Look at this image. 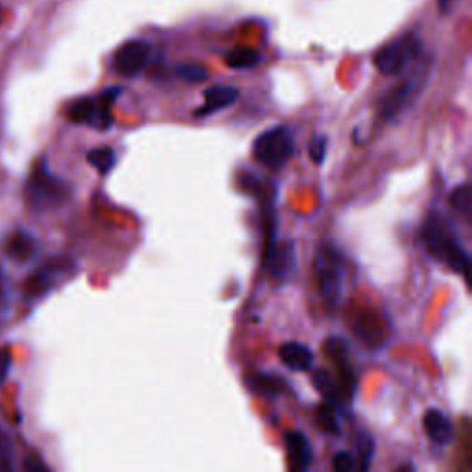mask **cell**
Masks as SVG:
<instances>
[{
  "instance_id": "7",
  "label": "cell",
  "mask_w": 472,
  "mask_h": 472,
  "mask_svg": "<svg viewBox=\"0 0 472 472\" xmlns=\"http://www.w3.org/2000/svg\"><path fill=\"white\" fill-rule=\"evenodd\" d=\"M316 277L325 303L334 309L341 300V261L330 248H320L316 255Z\"/></svg>"
},
{
  "instance_id": "15",
  "label": "cell",
  "mask_w": 472,
  "mask_h": 472,
  "mask_svg": "<svg viewBox=\"0 0 472 472\" xmlns=\"http://www.w3.org/2000/svg\"><path fill=\"white\" fill-rule=\"evenodd\" d=\"M37 241L34 239V236L26 231H14L8 239H6V244H5V250H6V255L15 261V262H28L35 257L37 253Z\"/></svg>"
},
{
  "instance_id": "3",
  "label": "cell",
  "mask_w": 472,
  "mask_h": 472,
  "mask_svg": "<svg viewBox=\"0 0 472 472\" xmlns=\"http://www.w3.org/2000/svg\"><path fill=\"white\" fill-rule=\"evenodd\" d=\"M25 196L32 209L50 211V209L62 207L69 200L71 187L62 180V177L52 173L44 161H41L39 164H35L34 172L28 177Z\"/></svg>"
},
{
  "instance_id": "12",
  "label": "cell",
  "mask_w": 472,
  "mask_h": 472,
  "mask_svg": "<svg viewBox=\"0 0 472 472\" xmlns=\"http://www.w3.org/2000/svg\"><path fill=\"white\" fill-rule=\"evenodd\" d=\"M288 463L295 470H307L314 459V450L303 432H288L284 438Z\"/></svg>"
},
{
  "instance_id": "9",
  "label": "cell",
  "mask_w": 472,
  "mask_h": 472,
  "mask_svg": "<svg viewBox=\"0 0 472 472\" xmlns=\"http://www.w3.org/2000/svg\"><path fill=\"white\" fill-rule=\"evenodd\" d=\"M148 59H150V44L143 39H132L126 41L114 52L113 67L121 76L133 78L146 69Z\"/></svg>"
},
{
  "instance_id": "10",
  "label": "cell",
  "mask_w": 472,
  "mask_h": 472,
  "mask_svg": "<svg viewBox=\"0 0 472 472\" xmlns=\"http://www.w3.org/2000/svg\"><path fill=\"white\" fill-rule=\"evenodd\" d=\"M264 268L268 270L270 277L275 280H288V277L295 270V250L291 242L279 244L271 241L266 244L264 251Z\"/></svg>"
},
{
  "instance_id": "14",
  "label": "cell",
  "mask_w": 472,
  "mask_h": 472,
  "mask_svg": "<svg viewBox=\"0 0 472 472\" xmlns=\"http://www.w3.org/2000/svg\"><path fill=\"white\" fill-rule=\"evenodd\" d=\"M279 359L288 369L305 373V371H310V368L314 364V352L310 347H307L303 343L290 341L279 349Z\"/></svg>"
},
{
  "instance_id": "11",
  "label": "cell",
  "mask_w": 472,
  "mask_h": 472,
  "mask_svg": "<svg viewBox=\"0 0 472 472\" xmlns=\"http://www.w3.org/2000/svg\"><path fill=\"white\" fill-rule=\"evenodd\" d=\"M241 96V91L236 87H231V85H212L209 89L203 91V100L205 103L196 109V116L198 118H207L221 109H227L231 107L236 100H239Z\"/></svg>"
},
{
  "instance_id": "28",
  "label": "cell",
  "mask_w": 472,
  "mask_h": 472,
  "mask_svg": "<svg viewBox=\"0 0 472 472\" xmlns=\"http://www.w3.org/2000/svg\"><path fill=\"white\" fill-rule=\"evenodd\" d=\"M456 3H457V0H438L439 14H441V15H448V14L454 10Z\"/></svg>"
},
{
  "instance_id": "19",
  "label": "cell",
  "mask_w": 472,
  "mask_h": 472,
  "mask_svg": "<svg viewBox=\"0 0 472 472\" xmlns=\"http://www.w3.org/2000/svg\"><path fill=\"white\" fill-rule=\"evenodd\" d=\"M314 384L320 389V393L329 398V402H339L338 397H341L339 382L334 379V375L327 369H318L314 373Z\"/></svg>"
},
{
  "instance_id": "20",
  "label": "cell",
  "mask_w": 472,
  "mask_h": 472,
  "mask_svg": "<svg viewBox=\"0 0 472 472\" xmlns=\"http://www.w3.org/2000/svg\"><path fill=\"white\" fill-rule=\"evenodd\" d=\"M375 456V439L368 432H360L357 436V467L362 470H369Z\"/></svg>"
},
{
  "instance_id": "21",
  "label": "cell",
  "mask_w": 472,
  "mask_h": 472,
  "mask_svg": "<svg viewBox=\"0 0 472 472\" xmlns=\"http://www.w3.org/2000/svg\"><path fill=\"white\" fill-rule=\"evenodd\" d=\"M87 161H89V164L93 166V168H96L98 170V173L100 175H105V173H109L111 170H113V166H114V162H116V155H114V152L111 150V148H94V150H91L89 153H87Z\"/></svg>"
},
{
  "instance_id": "4",
  "label": "cell",
  "mask_w": 472,
  "mask_h": 472,
  "mask_svg": "<svg viewBox=\"0 0 472 472\" xmlns=\"http://www.w3.org/2000/svg\"><path fill=\"white\" fill-rule=\"evenodd\" d=\"M425 54V44L423 39L416 34L409 32L404 34L386 46H382L375 57V67L380 74L384 76H400L404 74L418 59Z\"/></svg>"
},
{
  "instance_id": "25",
  "label": "cell",
  "mask_w": 472,
  "mask_h": 472,
  "mask_svg": "<svg viewBox=\"0 0 472 472\" xmlns=\"http://www.w3.org/2000/svg\"><path fill=\"white\" fill-rule=\"evenodd\" d=\"M327 144H329V141H327L325 135H316V137L310 141V144H309V153H310V157L314 159V162L321 164V162L325 161V157H327Z\"/></svg>"
},
{
  "instance_id": "26",
  "label": "cell",
  "mask_w": 472,
  "mask_h": 472,
  "mask_svg": "<svg viewBox=\"0 0 472 472\" xmlns=\"http://www.w3.org/2000/svg\"><path fill=\"white\" fill-rule=\"evenodd\" d=\"M332 467L336 472H350L354 467H357V457H354L350 452L343 450L338 452L332 459Z\"/></svg>"
},
{
  "instance_id": "27",
  "label": "cell",
  "mask_w": 472,
  "mask_h": 472,
  "mask_svg": "<svg viewBox=\"0 0 472 472\" xmlns=\"http://www.w3.org/2000/svg\"><path fill=\"white\" fill-rule=\"evenodd\" d=\"M12 368V354L8 349H0V386L5 384V380L8 379Z\"/></svg>"
},
{
  "instance_id": "5",
  "label": "cell",
  "mask_w": 472,
  "mask_h": 472,
  "mask_svg": "<svg viewBox=\"0 0 472 472\" xmlns=\"http://www.w3.org/2000/svg\"><path fill=\"white\" fill-rule=\"evenodd\" d=\"M121 93V87H109L96 98H80L71 103L67 114L76 124H87L98 132H105L113 126L111 107Z\"/></svg>"
},
{
  "instance_id": "13",
  "label": "cell",
  "mask_w": 472,
  "mask_h": 472,
  "mask_svg": "<svg viewBox=\"0 0 472 472\" xmlns=\"http://www.w3.org/2000/svg\"><path fill=\"white\" fill-rule=\"evenodd\" d=\"M423 427L427 436L432 439V443L436 445H450L454 441L456 430L452 421L448 419V416L441 409H428L423 418Z\"/></svg>"
},
{
  "instance_id": "1",
  "label": "cell",
  "mask_w": 472,
  "mask_h": 472,
  "mask_svg": "<svg viewBox=\"0 0 472 472\" xmlns=\"http://www.w3.org/2000/svg\"><path fill=\"white\" fill-rule=\"evenodd\" d=\"M423 242L432 257L439 262H445L454 271L461 273L465 279L468 277L470 257L465 248L454 239V232L448 221L439 214H430L423 225Z\"/></svg>"
},
{
  "instance_id": "17",
  "label": "cell",
  "mask_w": 472,
  "mask_h": 472,
  "mask_svg": "<svg viewBox=\"0 0 472 472\" xmlns=\"http://www.w3.org/2000/svg\"><path fill=\"white\" fill-rule=\"evenodd\" d=\"M262 62L261 54L255 48L250 46H239L231 52L225 54V64L227 67L234 69V71H248L257 67Z\"/></svg>"
},
{
  "instance_id": "6",
  "label": "cell",
  "mask_w": 472,
  "mask_h": 472,
  "mask_svg": "<svg viewBox=\"0 0 472 472\" xmlns=\"http://www.w3.org/2000/svg\"><path fill=\"white\" fill-rule=\"evenodd\" d=\"M295 152V139L290 128L275 126L262 132L253 144L255 159L273 170L282 168Z\"/></svg>"
},
{
  "instance_id": "23",
  "label": "cell",
  "mask_w": 472,
  "mask_h": 472,
  "mask_svg": "<svg viewBox=\"0 0 472 472\" xmlns=\"http://www.w3.org/2000/svg\"><path fill=\"white\" fill-rule=\"evenodd\" d=\"M450 205H452L454 211L463 214L467 220L470 218V212H472V192H470V187L467 183H463V185L454 189V192L450 194Z\"/></svg>"
},
{
  "instance_id": "8",
  "label": "cell",
  "mask_w": 472,
  "mask_h": 472,
  "mask_svg": "<svg viewBox=\"0 0 472 472\" xmlns=\"http://www.w3.org/2000/svg\"><path fill=\"white\" fill-rule=\"evenodd\" d=\"M74 264L69 259H55L37 270L26 282V295L30 300H39L54 290L65 277H69Z\"/></svg>"
},
{
  "instance_id": "29",
  "label": "cell",
  "mask_w": 472,
  "mask_h": 472,
  "mask_svg": "<svg viewBox=\"0 0 472 472\" xmlns=\"http://www.w3.org/2000/svg\"><path fill=\"white\" fill-rule=\"evenodd\" d=\"M6 305V277L3 273V270H0V309H3Z\"/></svg>"
},
{
  "instance_id": "24",
  "label": "cell",
  "mask_w": 472,
  "mask_h": 472,
  "mask_svg": "<svg viewBox=\"0 0 472 472\" xmlns=\"http://www.w3.org/2000/svg\"><path fill=\"white\" fill-rule=\"evenodd\" d=\"M175 76L187 82V84H202L209 78V73L205 67L202 65H194V64H183L175 67Z\"/></svg>"
},
{
  "instance_id": "18",
  "label": "cell",
  "mask_w": 472,
  "mask_h": 472,
  "mask_svg": "<svg viewBox=\"0 0 472 472\" xmlns=\"http://www.w3.org/2000/svg\"><path fill=\"white\" fill-rule=\"evenodd\" d=\"M248 388L250 391H253L255 395L266 397V398H273L279 397L284 389V380L273 375H264V373H257L251 375L248 379Z\"/></svg>"
},
{
  "instance_id": "16",
  "label": "cell",
  "mask_w": 472,
  "mask_h": 472,
  "mask_svg": "<svg viewBox=\"0 0 472 472\" xmlns=\"http://www.w3.org/2000/svg\"><path fill=\"white\" fill-rule=\"evenodd\" d=\"M352 330L371 347H379L384 341V329L380 325V320L373 312L362 314L357 320V325H352Z\"/></svg>"
},
{
  "instance_id": "22",
  "label": "cell",
  "mask_w": 472,
  "mask_h": 472,
  "mask_svg": "<svg viewBox=\"0 0 472 472\" xmlns=\"http://www.w3.org/2000/svg\"><path fill=\"white\" fill-rule=\"evenodd\" d=\"M318 425L320 428L325 432V434H330V436H338L339 434V419H338V413L334 409V406L329 402V404H323L318 408Z\"/></svg>"
},
{
  "instance_id": "2",
  "label": "cell",
  "mask_w": 472,
  "mask_h": 472,
  "mask_svg": "<svg viewBox=\"0 0 472 472\" xmlns=\"http://www.w3.org/2000/svg\"><path fill=\"white\" fill-rule=\"evenodd\" d=\"M430 67L432 65L428 59L421 55L416 62L413 71L382 96L380 105H379L380 118H384V121H395V118H398L402 113H406L413 105V102L419 98V94L423 93V87L427 85Z\"/></svg>"
}]
</instances>
